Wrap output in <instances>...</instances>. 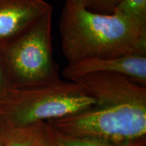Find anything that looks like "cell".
Listing matches in <instances>:
<instances>
[{
    "label": "cell",
    "instance_id": "6da1fadb",
    "mask_svg": "<svg viewBox=\"0 0 146 146\" xmlns=\"http://www.w3.org/2000/svg\"><path fill=\"white\" fill-rule=\"evenodd\" d=\"M59 29L62 50L68 64L146 54V27L116 14L95 13L65 3Z\"/></svg>",
    "mask_w": 146,
    "mask_h": 146
},
{
    "label": "cell",
    "instance_id": "7a4b0ae2",
    "mask_svg": "<svg viewBox=\"0 0 146 146\" xmlns=\"http://www.w3.org/2000/svg\"><path fill=\"white\" fill-rule=\"evenodd\" d=\"M96 101L78 83L61 79L47 85L13 89L0 104V126L21 128L70 116Z\"/></svg>",
    "mask_w": 146,
    "mask_h": 146
},
{
    "label": "cell",
    "instance_id": "3957f363",
    "mask_svg": "<svg viewBox=\"0 0 146 146\" xmlns=\"http://www.w3.org/2000/svg\"><path fill=\"white\" fill-rule=\"evenodd\" d=\"M53 10L0 46L3 64L13 89L33 87L60 79L52 49Z\"/></svg>",
    "mask_w": 146,
    "mask_h": 146
},
{
    "label": "cell",
    "instance_id": "277c9868",
    "mask_svg": "<svg viewBox=\"0 0 146 146\" xmlns=\"http://www.w3.org/2000/svg\"><path fill=\"white\" fill-rule=\"evenodd\" d=\"M45 123L64 135L124 145L146 137V104L95 106Z\"/></svg>",
    "mask_w": 146,
    "mask_h": 146
},
{
    "label": "cell",
    "instance_id": "5b68a950",
    "mask_svg": "<svg viewBox=\"0 0 146 146\" xmlns=\"http://www.w3.org/2000/svg\"><path fill=\"white\" fill-rule=\"evenodd\" d=\"M94 98L98 106L146 104V88L123 74L95 72L73 79Z\"/></svg>",
    "mask_w": 146,
    "mask_h": 146
},
{
    "label": "cell",
    "instance_id": "8992f818",
    "mask_svg": "<svg viewBox=\"0 0 146 146\" xmlns=\"http://www.w3.org/2000/svg\"><path fill=\"white\" fill-rule=\"evenodd\" d=\"M95 72L123 74L142 86H146V54H133L108 58H91L68 64L63 76L68 81Z\"/></svg>",
    "mask_w": 146,
    "mask_h": 146
},
{
    "label": "cell",
    "instance_id": "52a82bcc",
    "mask_svg": "<svg viewBox=\"0 0 146 146\" xmlns=\"http://www.w3.org/2000/svg\"><path fill=\"white\" fill-rule=\"evenodd\" d=\"M52 10L44 0H0V46Z\"/></svg>",
    "mask_w": 146,
    "mask_h": 146
},
{
    "label": "cell",
    "instance_id": "ba28073f",
    "mask_svg": "<svg viewBox=\"0 0 146 146\" xmlns=\"http://www.w3.org/2000/svg\"><path fill=\"white\" fill-rule=\"evenodd\" d=\"M1 129L3 132V146H46L45 122L25 127Z\"/></svg>",
    "mask_w": 146,
    "mask_h": 146
},
{
    "label": "cell",
    "instance_id": "9c48e42d",
    "mask_svg": "<svg viewBox=\"0 0 146 146\" xmlns=\"http://www.w3.org/2000/svg\"><path fill=\"white\" fill-rule=\"evenodd\" d=\"M45 137L46 146H146V137L136 141L120 145H111L86 139L72 137L58 132L46 123Z\"/></svg>",
    "mask_w": 146,
    "mask_h": 146
},
{
    "label": "cell",
    "instance_id": "30bf717a",
    "mask_svg": "<svg viewBox=\"0 0 146 146\" xmlns=\"http://www.w3.org/2000/svg\"><path fill=\"white\" fill-rule=\"evenodd\" d=\"M113 13L146 27V0H121Z\"/></svg>",
    "mask_w": 146,
    "mask_h": 146
},
{
    "label": "cell",
    "instance_id": "8fae6325",
    "mask_svg": "<svg viewBox=\"0 0 146 146\" xmlns=\"http://www.w3.org/2000/svg\"><path fill=\"white\" fill-rule=\"evenodd\" d=\"M121 0H89L87 9L98 14H110Z\"/></svg>",
    "mask_w": 146,
    "mask_h": 146
},
{
    "label": "cell",
    "instance_id": "7c38bea8",
    "mask_svg": "<svg viewBox=\"0 0 146 146\" xmlns=\"http://www.w3.org/2000/svg\"><path fill=\"white\" fill-rule=\"evenodd\" d=\"M13 89L9 82L3 67L0 51V104L4 100Z\"/></svg>",
    "mask_w": 146,
    "mask_h": 146
},
{
    "label": "cell",
    "instance_id": "4fadbf2b",
    "mask_svg": "<svg viewBox=\"0 0 146 146\" xmlns=\"http://www.w3.org/2000/svg\"><path fill=\"white\" fill-rule=\"evenodd\" d=\"M89 0H66V3L76 8H86Z\"/></svg>",
    "mask_w": 146,
    "mask_h": 146
},
{
    "label": "cell",
    "instance_id": "5bb4252c",
    "mask_svg": "<svg viewBox=\"0 0 146 146\" xmlns=\"http://www.w3.org/2000/svg\"><path fill=\"white\" fill-rule=\"evenodd\" d=\"M0 146H3V132L1 127H0Z\"/></svg>",
    "mask_w": 146,
    "mask_h": 146
}]
</instances>
